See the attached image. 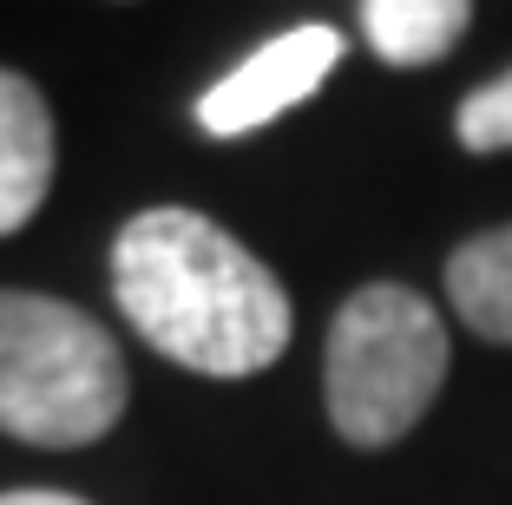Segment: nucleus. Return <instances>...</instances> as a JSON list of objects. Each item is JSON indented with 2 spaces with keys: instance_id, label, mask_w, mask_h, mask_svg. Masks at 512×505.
<instances>
[{
  "instance_id": "8",
  "label": "nucleus",
  "mask_w": 512,
  "mask_h": 505,
  "mask_svg": "<svg viewBox=\"0 0 512 505\" xmlns=\"http://www.w3.org/2000/svg\"><path fill=\"white\" fill-rule=\"evenodd\" d=\"M453 138H460V151H473V158H486V151H512V73L486 79V86H473L467 99H460V112H453Z\"/></svg>"
},
{
  "instance_id": "3",
  "label": "nucleus",
  "mask_w": 512,
  "mask_h": 505,
  "mask_svg": "<svg viewBox=\"0 0 512 505\" xmlns=\"http://www.w3.org/2000/svg\"><path fill=\"white\" fill-rule=\"evenodd\" d=\"M447 322L407 283H368L335 309L329 348H322V394L329 420L348 446L381 453L407 440L447 387Z\"/></svg>"
},
{
  "instance_id": "6",
  "label": "nucleus",
  "mask_w": 512,
  "mask_h": 505,
  "mask_svg": "<svg viewBox=\"0 0 512 505\" xmlns=\"http://www.w3.org/2000/svg\"><path fill=\"white\" fill-rule=\"evenodd\" d=\"M447 302L480 342L512 348V223L480 230L447 256Z\"/></svg>"
},
{
  "instance_id": "4",
  "label": "nucleus",
  "mask_w": 512,
  "mask_h": 505,
  "mask_svg": "<svg viewBox=\"0 0 512 505\" xmlns=\"http://www.w3.org/2000/svg\"><path fill=\"white\" fill-rule=\"evenodd\" d=\"M342 60V33L322 27V20H302V27H283L276 40H263L250 60H237L224 79H217L204 99H197V125L211 138H250L270 119L296 112L302 99H316L322 79Z\"/></svg>"
},
{
  "instance_id": "5",
  "label": "nucleus",
  "mask_w": 512,
  "mask_h": 505,
  "mask_svg": "<svg viewBox=\"0 0 512 505\" xmlns=\"http://www.w3.org/2000/svg\"><path fill=\"white\" fill-rule=\"evenodd\" d=\"M53 191V105L27 73L0 66V237L40 217Z\"/></svg>"
},
{
  "instance_id": "2",
  "label": "nucleus",
  "mask_w": 512,
  "mask_h": 505,
  "mask_svg": "<svg viewBox=\"0 0 512 505\" xmlns=\"http://www.w3.org/2000/svg\"><path fill=\"white\" fill-rule=\"evenodd\" d=\"M132 374L86 309L40 289H0V433L40 453L106 440L125 420Z\"/></svg>"
},
{
  "instance_id": "7",
  "label": "nucleus",
  "mask_w": 512,
  "mask_h": 505,
  "mask_svg": "<svg viewBox=\"0 0 512 505\" xmlns=\"http://www.w3.org/2000/svg\"><path fill=\"white\" fill-rule=\"evenodd\" d=\"M473 27L467 0H368L362 33L388 66H434Z\"/></svg>"
},
{
  "instance_id": "9",
  "label": "nucleus",
  "mask_w": 512,
  "mask_h": 505,
  "mask_svg": "<svg viewBox=\"0 0 512 505\" xmlns=\"http://www.w3.org/2000/svg\"><path fill=\"white\" fill-rule=\"evenodd\" d=\"M0 505H86L73 492H46V486H20V492H0Z\"/></svg>"
},
{
  "instance_id": "1",
  "label": "nucleus",
  "mask_w": 512,
  "mask_h": 505,
  "mask_svg": "<svg viewBox=\"0 0 512 505\" xmlns=\"http://www.w3.org/2000/svg\"><path fill=\"white\" fill-rule=\"evenodd\" d=\"M112 302L165 361L250 381L289 348V289L204 210L158 204L112 237Z\"/></svg>"
}]
</instances>
